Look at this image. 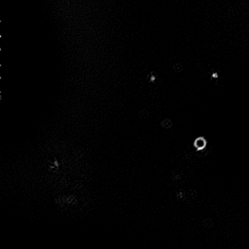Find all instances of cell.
Returning <instances> with one entry per match:
<instances>
[{
    "mask_svg": "<svg viewBox=\"0 0 249 249\" xmlns=\"http://www.w3.org/2000/svg\"><path fill=\"white\" fill-rule=\"evenodd\" d=\"M194 146L198 151H202L206 148L207 141L203 137H199L194 141Z\"/></svg>",
    "mask_w": 249,
    "mask_h": 249,
    "instance_id": "cell-1",
    "label": "cell"
},
{
    "mask_svg": "<svg viewBox=\"0 0 249 249\" xmlns=\"http://www.w3.org/2000/svg\"><path fill=\"white\" fill-rule=\"evenodd\" d=\"M162 126L165 128H170L173 126V122L170 119H165L164 122H162Z\"/></svg>",
    "mask_w": 249,
    "mask_h": 249,
    "instance_id": "cell-2",
    "label": "cell"
},
{
    "mask_svg": "<svg viewBox=\"0 0 249 249\" xmlns=\"http://www.w3.org/2000/svg\"><path fill=\"white\" fill-rule=\"evenodd\" d=\"M204 227H211L213 225V221L211 219H205L203 221Z\"/></svg>",
    "mask_w": 249,
    "mask_h": 249,
    "instance_id": "cell-3",
    "label": "cell"
}]
</instances>
